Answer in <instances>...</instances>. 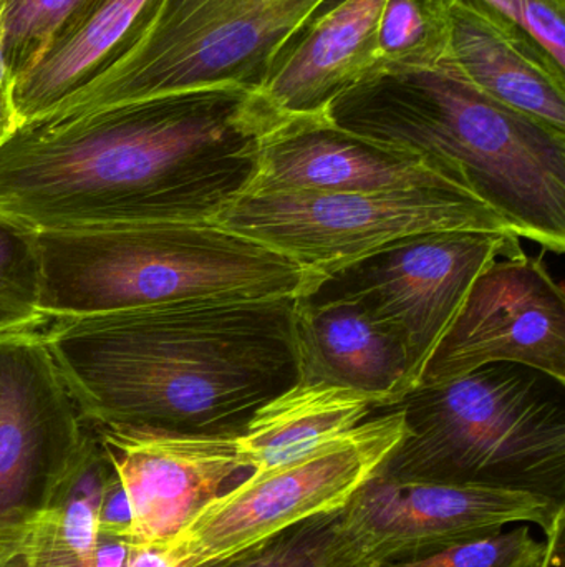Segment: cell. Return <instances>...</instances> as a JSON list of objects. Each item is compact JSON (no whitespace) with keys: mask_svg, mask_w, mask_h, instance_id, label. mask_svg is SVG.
<instances>
[{"mask_svg":"<svg viewBox=\"0 0 565 567\" xmlns=\"http://www.w3.org/2000/svg\"><path fill=\"white\" fill-rule=\"evenodd\" d=\"M278 122L258 93L212 86L25 123L0 146V216L33 233L215 223Z\"/></svg>","mask_w":565,"mask_h":567,"instance_id":"obj_1","label":"cell"},{"mask_svg":"<svg viewBox=\"0 0 565 567\" xmlns=\"http://www.w3.org/2000/svg\"><path fill=\"white\" fill-rule=\"evenodd\" d=\"M294 312L295 297L186 299L39 332L90 429L238 436L297 383Z\"/></svg>","mask_w":565,"mask_h":567,"instance_id":"obj_2","label":"cell"},{"mask_svg":"<svg viewBox=\"0 0 565 567\" xmlns=\"http://www.w3.org/2000/svg\"><path fill=\"white\" fill-rule=\"evenodd\" d=\"M325 115L355 135L443 163L517 238L563 255L565 133L494 102L447 66L378 69Z\"/></svg>","mask_w":565,"mask_h":567,"instance_id":"obj_3","label":"cell"},{"mask_svg":"<svg viewBox=\"0 0 565 567\" xmlns=\"http://www.w3.org/2000/svg\"><path fill=\"white\" fill-rule=\"evenodd\" d=\"M40 312L49 319L186 299L297 297L301 268L215 223L35 233Z\"/></svg>","mask_w":565,"mask_h":567,"instance_id":"obj_4","label":"cell"},{"mask_svg":"<svg viewBox=\"0 0 565 567\" xmlns=\"http://www.w3.org/2000/svg\"><path fill=\"white\" fill-rule=\"evenodd\" d=\"M405 435L380 475L517 489L565 505V383L496 362L397 403Z\"/></svg>","mask_w":565,"mask_h":567,"instance_id":"obj_5","label":"cell"},{"mask_svg":"<svg viewBox=\"0 0 565 567\" xmlns=\"http://www.w3.org/2000/svg\"><path fill=\"white\" fill-rule=\"evenodd\" d=\"M334 0H159L132 45L36 122L212 86L258 92L295 33Z\"/></svg>","mask_w":565,"mask_h":567,"instance_id":"obj_6","label":"cell"},{"mask_svg":"<svg viewBox=\"0 0 565 567\" xmlns=\"http://www.w3.org/2000/svg\"><path fill=\"white\" fill-rule=\"evenodd\" d=\"M215 225L254 239L304 271L307 287L411 236L514 229L477 196L453 189L241 195Z\"/></svg>","mask_w":565,"mask_h":567,"instance_id":"obj_7","label":"cell"},{"mask_svg":"<svg viewBox=\"0 0 565 567\" xmlns=\"http://www.w3.org/2000/svg\"><path fill=\"white\" fill-rule=\"evenodd\" d=\"M404 435V413L388 406L301 458L249 473L159 545L176 567H209L244 555L307 519L345 508Z\"/></svg>","mask_w":565,"mask_h":567,"instance_id":"obj_8","label":"cell"},{"mask_svg":"<svg viewBox=\"0 0 565 567\" xmlns=\"http://www.w3.org/2000/svg\"><path fill=\"white\" fill-rule=\"evenodd\" d=\"M521 249L520 238L506 233H427L352 262L297 297L362 307L404 343L414 367V390L474 279L494 259Z\"/></svg>","mask_w":565,"mask_h":567,"instance_id":"obj_9","label":"cell"},{"mask_svg":"<svg viewBox=\"0 0 565 567\" xmlns=\"http://www.w3.org/2000/svg\"><path fill=\"white\" fill-rule=\"evenodd\" d=\"M494 259L471 284L417 386L437 385L488 363L533 367L565 383V293L543 259Z\"/></svg>","mask_w":565,"mask_h":567,"instance_id":"obj_10","label":"cell"},{"mask_svg":"<svg viewBox=\"0 0 565 567\" xmlns=\"http://www.w3.org/2000/svg\"><path fill=\"white\" fill-rule=\"evenodd\" d=\"M85 432L39 330L0 336V529L50 502Z\"/></svg>","mask_w":565,"mask_h":567,"instance_id":"obj_11","label":"cell"},{"mask_svg":"<svg viewBox=\"0 0 565 567\" xmlns=\"http://www.w3.org/2000/svg\"><path fill=\"white\" fill-rule=\"evenodd\" d=\"M564 503L534 493L377 475L342 508V525L378 566L418 558L453 543L536 523L550 532Z\"/></svg>","mask_w":565,"mask_h":567,"instance_id":"obj_12","label":"cell"},{"mask_svg":"<svg viewBox=\"0 0 565 567\" xmlns=\"http://www.w3.org/2000/svg\"><path fill=\"white\" fill-rule=\"evenodd\" d=\"M410 189L473 195L467 179L443 163L372 142L321 115L279 120L262 136L258 166L244 195Z\"/></svg>","mask_w":565,"mask_h":567,"instance_id":"obj_13","label":"cell"},{"mask_svg":"<svg viewBox=\"0 0 565 567\" xmlns=\"http://www.w3.org/2000/svg\"><path fill=\"white\" fill-rule=\"evenodd\" d=\"M93 430L128 493L129 545L168 542L251 473L239 455V435Z\"/></svg>","mask_w":565,"mask_h":567,"instance_id":"obj_14","label":"cell"},{"mask_svg":"<svg viewBox=\"0 0 565 567\" xmlns=\"http://www.w3.org/2000/svg\"><path fill=\"white\" fill-rule=\"evenodd\" d=\"M384 6L385 0H334L295 33L255 92L275 118L325 115L342 93L380 69Z\"/></svg>","mask_w":565,"mask_h":567,"instance_id":"obj_15","label":"cell"},{"mask_svg":"<svg viewBox=\"0 0 565 567\" xmlns=\"http://www.w3.org/2000/svg\"><path fill=\"white\" fill-rule=\"evenodd\" d=\"M299 380L374 393L397 405L414 385L401 340L357 303L295 297Z\"/></svg>","mask_w":565,"mask_h":567,"instance_id":"obj_16","label":"cell"},{"mask_svg":"<svg viewBox=\"0 0 565 567\" xmlns=\"http://www.w3.org/2000/svg\"><path fill=\"white\" fill-rule=\"evenodd\" d=\"M95 430L39 512L0 529V567H93L103 486L112 472Z\"/></svg>","mask_w":565,"mask_h":567,"instance_id":"obj_17","label":"cell"},{"mask_svg":"<svg viewBox=\"0 0 565 567\" xmlns=\"http://www.w3.org/2000/svg\"><path fill=\"white\" fill-rule=\"evenodd\" d=\"M448 49L441 66L494 102L565 133V79L471 7L448 6Z\"/></svg>","mask_w":565,"mask_h":567,"instance_id":"obj_18","label":"cell"},{"mask_svg":"<svg viewBox=\"0 0 565 567\" xmlns=\"http://www.w3.org/2000/svg\"><path fill=\"white\" fill-rule=\"evenodd\" d=\"M390 403L385 396L328 383L297 382L265 403L238 436L252 475L301 458L345 435Z\"/></svg>","mask_w":565,"mask_h":567,"instance_id":"obj_19","label":"cell"},{"mask_svg":"<svg viewBox=\"0 0 565 567\" xmlns=\"http://www.w3.org/2000/svg\"><path fill=\"white\" fill-rule=\"evenodd\" d=\"M159 0H96L32 69L17 76L15 106L35 122L112 65L148 20Z\"/></svg>","mask_w":565,"mask_h":567,"instance_id":"obj_20","label":"cell"},{"mask_svg":"<svg viewBox=\"0 0 565 567\" xmlns=\"http://www.w3.org/2000/svg\"><path fill=\"white\" fill-rule=\"evenodd\" d=\"M209 567H378L342 525V509L315 516L271 542Z\"/></svg>","mask_w":565,"mask_h":567,"instance_id":"obj_21","label":"cell"},{"mask_svg":"<svg viewBox=\"0 0 565 567\" xmlns=\"http://www.w3.org/2000/svg\"><path fill=\"white\" fill-rule=\"evenodd\" d=\"M448 33V7L441 0H385L377 35L380 69L441 66Z\"/></svg>","mask_w":565,"mask_h":567,"instance_id":"obj_22","label":"cell"},{"mask_svg":"<svg viewBox=\"0 0 565 567\" xmlns=\"http://www.w3.org/2000/svg\"><path fill=\"white\" fill-rule=\"evenodd\" d=\"M39 302L35 233L0 216V336L42 329Z\"/></svg>","mask_w":565,"mask_h":567,"instance_id":"obj_23","label":"cell"},{"mask_svg":"<svg viewBox=\"0 0 565 567\" xmlns=\"http://www.w3.org/2000/svg\"><path fill=\"white\" fill-rule=\"evenodd\" d=\"M490 20L547 69L565 79V0H441Z\"/></svg>","mask_w":565,"mask_h":567,"instance_id":"obj_24","label":"cell"},{"mask_svg":"<svg viewBox=\"0 0 565 567\" xmlns=\"http://www.w3.org/2000/svg\"><path fill=\"white\" fill-rule=\"evenodd\" d=\"M96 0H9L7 56L15 76L35 66Z\"/></svg>","mask_w":565,"mask_h":567,"instance_id":"obj_25","label":"cell"},{"mask_svg":"<svg viewBox=\"0 0 565 567\" xmlns=\"http://www.w3.org/2000/svg\"><path fill=\"white\" fill-rule=\"evenodd\" d=\"M546 543L536 542L527 526L463 539L418 558L378 567H540Z\"/></svg>","mask_w":565,"mask_h":567,"instance_id":"obj_26","label":"cell"},{"mask_svg":"<svg viewBox=\"0 0 565 567\" xmlns=\"http://www.w3.org/2000/svg\"><path fill=\"white\" fill-rule=\"evenodd\" d=\"M132 522L128 493L113 466L105 486H103L102 499H100L98 532L122 536L128 542Z\"/></svg>","mask_w":565,"mask_h":567,"instance_id":"obj_27","label":"cell"},{"mask_svg":"<svg viewBox=\"0 0 565 567\" xmlns=\"http://www.w3.org/2000/svg\"><path fill=\"white\" fill-rule=\"evenodd\" d=\"M7 2L9 0H0V146L23 126L15 106L17 76L7 56Z\"/></svg>","mask_w":565,"mask_h":567,"instance_id":"obj_28","label":"cell"},{"mask_svg":"<svg viewBox=\"0 0 565 567\" xmlns=\"http://www.w3.org/2000/svg\"><path fill=\"white\" fill-rule=\"evenodd\" d=\"M129 543L122 536L98 532L93 549V567H126Z\"/></svg>","mask_w":565,"mask_h":567,"instance_id":"obj_29","label":"cell"},{"mask_svg":"<svg viewBox=\"0 0 565 567\" xmlns=\"http://www.w3.org/2000/svg\"><path fill=\"white\" fill-rule=\"evenodd\" d=\"M126 567H176L159 543L129 545Z\"/></svg>","mask_w":565,"mask_h":567,"instance_id":"obj_30","label":"cell"},{"mask_svg":"<svg viewBox=\"0 0 565 567\" xmlns=\"http://www.w3.org/2000/svg\"><path fill=\"white\" fill-rule=\"evenodd\" d=\"M565 512L557 516L550 532H546V555L540 567H565Z\"/></svg>","mask_w":565,"mask_h":567,"instance_id":"obj_31","label":"cell"}]
</instances>
